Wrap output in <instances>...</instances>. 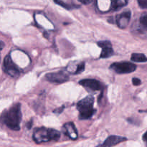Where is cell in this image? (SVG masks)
Segmentation results:
<instances>
[{
  "mask_svg": "<svg viewBox=\"0 0 147 147\" xmlns=\"http://www.w3.org/2000/svg\"><path fill=\"white\" fill-rule=\"evenodd\" d=\"M22 120L21 104L17 103L1 113L0 122L7 127L13 131L20 129V123Z\"/></svg>",
  "mask_w": 147,
  "mask_h": 147,
  "instance_id": "1",
  "label": "cell"
},
{
  "mask_svg": "<svg viewBox=\"0 0 147 147\" xmlns=\"http://www.w3.org/2000/svg\"><path fill=\"white\" fill-rule=\"evenodd\" d=\"M60 133L53 129L42 127L36 129L33 134V139L37 144L45 143L50 141H58Z\"/></svg>",
  "mask_w": 147,
  "mask_h": 147,
  "instance_id": "2",
  "label": "cell"
},
{
  "mask_svg": "<svg viewBox=\"0 0 147 147\" xmlns=\"http://www.w3.org/2000/svg\"><path fill=\"white\" fill-rule=\"evenodd\" d=\"M94 100V98L90 96L78 102L77 109L79 111V119L80 120L89 119L93 116L96 112L93 109Z\"/></svg>",
  "mask_w": 147,
  "mask_h": 147,
  "instance_id": "3",
  "label": "cell"
},
{
  "mask_svg": "<svg viewBox=\"0 0 147 147\" xmlns=\"http://www.w3.org/2000/svg\"><path fill=\"white\" fill-rule=\"evenodd\" d=\"M111 68L119 74H127L134 72L136 65L130 62H119L113 63L111 65Z\"/></svg>",
  "mask_w": 147,
  "mask_h": 147,
  "instance_id": "4",
  "label": "cell"
},
{
  "mask_svg": "<svg viewBox=\"0 0 147 147\" xmlns=\"http://www.w3.org/2000/svg\"><path fill=\"white\" fill-rule=\"evenodd\" d=\"M4 70L11 77L17 78L20 75V70L17 65L13 62L10 55H7L4 60Z\"/></svg>",
  "mask_w": 147,
  "mask_h": 147,
  "instance_id": "5",
  "label": "cell"
},
{
  "mask_svg": "<svg viewBox=\"0 0 147 147\" xmlns=\"http://www.w3.org/2000/svg\"><path fill=\"white\" fill-rule=\"evenodd\" d=\"M46 79L51 83H63L69 80V76L64 71H57L46 75Z\"/></svg>",
  "mask_w": 147,
  "mask_h": 147,
  "instance_id": "6",
  "label": "cell"
},
{
  "mask_svg": "<svg viewBox=\"0 0 147 147\" xmlns=\"http://www.w3.org/2000/svg\"><path fill=\"white\" fill-rule=\"evenodd\" d=\"M79 84L91 91H97L103 88V84L95 79H83L79 82Z\"/></svg>",
  "mask_w": 147,
  "mask_h": 147,
  "instance_id": "7",
  "label": "cell"
},
{
  "mask_svg": "<svg viewBox=\"0 0 147 147\" xmlns=\"http://www.w3.org/2000/svg\"><path fill=\"white\" fill-rule=\"evenodd\" d=\"M97 44L99 47L102 48V51L100 55L101 58H108V57H111L114 54L111 42L108 41V40L100 41L98 42Z\"/></svg>",
  "mask_w": 147,
  "mask_h": 147,
  "instance_id": "8",
  "label": "cell"
},
{
  "mask_svg": "<svg viewBox=\"0 0 147 147\" xmlns=\"http://www.w3.org/2000/svg\"><path fill=\"white\" fill-rule=\"evenodd\" d=\"M131 19V11H127L122 12L121 14L116 16V22L118 27L121 29H124L129 24Z\"/></svg>",
  "mask_w": 147,
  "mask_h": 147,
  "instance_id": "9",
  "label": "cell"
},
{
  "mask_svg": "<svg viewBox=\"0 0 147 147\" xmlns=\"http://www.w3.org/2000/svg\"><path fill=\"white\" fill-rule=\"evenodd\" d=\"M63 131L67 136L73 140H76L78 138V132L76 126L72 122L65 123L63 127Z\"/></svg>",
  "mask_w": 147,
  "mask_h": 147,
  "instance_id": "10",
  "label": "cell"
},
{
  "mask_svg": "<svg viewBox=\"0 0 147 147\" xmlns=\"http://www.w3.org/2000/svg\"><path fill=\"white\" fill-rule=\"evenodd\" d=\"M126 140L127 139L123 137V136H111L106 139V140L105 141L103 144H101V146L102 147H113Z\"/></svg>",
  "mask_w": 147,
  "mask_h": 147,
  "instance_id": "11",
  "label": "cell"
},
{
  "mask_svg": "<svg viewBox=\"0 0 147 147\" xmlns=\"http://www.w3.org/2000/svg\"><path fill=\"white\" fill-rule=\"evenodd\" d=\"M132 61L136 62V63H144L147 61V57L146 55L142 53H134L131 57Z\"/></svg>",
  "mask_w": 147,
  "mask_h": 147,
  "instance_id": "12",
  "label": "cell"
},
{
  "mask_svg": "<svg viewBox=\"0 0 147 147\" xmlns=\"http://www.w3.org/2000/svg\"><path fill=\"white\" fill-rule=\"evenodd\" d=\"M128 3V0H112V9L114 10L118 9L121 7H124Z\"/></svg>",
  "mask_w": 147,
  "mask_h": 147,
  "instance_id": "13",
  "label": "cell"
},
{
  "mask_svg": "<svg viewBox=\"0 0 147 147\" xmlns=\"http://www.w3.org/2000/svg\"><path fill=\"white\" fill-rule=\"evenodd\" d=\"M139 26L145 31H147V14H144L139 19Z\"/></svg>",
  "mask_w": 147,
  "mask_h": 147,
  "instance_id": "14",
  "label": "cell"
},
{
  "mask_svg": "<svg viewBox=\"0 0 147 147\" xmlns=\"http://www.w3.org/2000/svg\"><path fill=\"white\" fill-rule=\"evenodd\" d=\"M85 70V63H80V64L78 65L77 68H76V70L75 71V74H80V73H81L82 72L84 71Z\"/></svg>",
  "mask_w": 147,
  "mask_h": 147,
  "instance_id": "15",
  "label": "cell"
},
{
  "mask_svg": "<svg viewBox=\"0 0 147 147\" xmlns=\"http://www.w3.org/2000/svg\"><path fill=\"white\" fill-rule=\"evenodd\" d=\"M139 7L142 9H147V0H138Z\"/></svg>",
  "mask_w": 147,
  "mask_h": 147,
  "instance_id": "16",
  "label": "cell"
},
{
  "mask_svg": "<svg viewBox=\"0 0 147 147\" xmlns=\"http://www.w3.org/2000/svg\"><path fill=\"white\" fill-rule=\"evenodd\" d=\"M132 83L134 86H139V85L142 83V81H141L140 79L136 78H134L133 80H132Z\"/></svg>",
  "mask_w": 147,
  "mask_h": 147,
  "instance_id": "17",
  "label": "cell"
},
{
  "mask_svg": "<svg viewBox=\"0 0 147 147\" xmlns=\"http://www.w3.org/2000/svg\"><path fill=\"white\" fill-rule=\"evenodd\" d=\"M78 1L83 4H88L91 2L92 0H78Z\"/></svg>",
  "mask_w": 147,
  "mask_h": 147,
  "instance_id": "18",
  "label": "cell"
},
{
  "mask_svg": "<svg viewBox=\"0 0 147 147\" xmlns=\"http://www.w3.org/2000/svg\"><path fill=\"white\" fill-rule=\"evenodd\" d=\"M142 139H143V141L144 142L145 145H146V146L147 147V131L143 135V137H142Z\"/></svg>",
  "mask_w": 147,
  "mask_h": 147,
  "instance_id": "19",
  "label": "cell"
},
{
  "mask_svg": "<svg viewBox=\"0 0 147 147\" xmlns=\"http://www.w3.org/2000/svg\"><path fill=\"white\" fill-rule=\"evenodd\" d=\"M63 109H64V106H63V107L60 108V109H56V110L54 111V113H60L63 111Z\"/></svg>",
  "mask_w": 147,
  "mask_h": 147,
  "instance_id": "20",
  "label": "cell"
},
{
  "mask_svg": "<svg viewBox=\"0 0 147 147\" xmlns=\"http://www.w3.org/2000/svg\"><path fill=\"white\" fill-rule=\"evenodd\" d=\"M4 42H1V41H0V51L2 50L3 47H4Z\"/></svg>",
  "mask_w": 147,
  "mask_h": 147,
  "instance_id": "21",
  "label": "cell"
},
{
  "mask_svg": "<svg viewBox=\"0 0 147 147\" xmlns=\"http://www.w3.org/2000/svg\"><path fill=\"white\" fill-rule=\"evenodd\" d=\"M32 121H30V122L29 123H27V128H29V129H30L31 128V125H32Z\"/></svg>",
  "mask_w": 147,
  "mask_h": 147,
  "instance_id": "22",
  "label": "cell"
},
{
  "mask_svg": "<svg viewBox=\"0 0 147 147\" xmlns=\"http://www.w3.org/2000/svg\"><path fill=\"white\" fill-rule=\"evenodd\" d=\"M96 147H102V146H101V144H100V145H98V146H96Z\"/></svg>",
  "mask_w": 147,
  "mask_h": 147,
  "instance_id": "23",
  "label": "cell"
}]
</instances>
